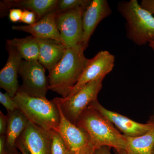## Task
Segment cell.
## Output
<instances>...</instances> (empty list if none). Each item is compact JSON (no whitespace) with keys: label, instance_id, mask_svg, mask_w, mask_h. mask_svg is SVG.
<instances>
[{"label":"cell","instance_id":"obj_8","mask_svg":"<svg viewBox=\"0 0 154 154\" xmlns=\"http://www.w3.org/2000/svg\"><path fill=\"white\" fill-rule=\"evenodd\" d=\"M86 8L78 7L57 14V27L61 37L68 47L82 45V17Z\"/></svg>","mask_w":154,"mask_h":154},{"label":"cell","instance_id":"obj_11","mask_svg":"<svg viewBox=\"0 0 154 154\" xmlns=\"http://www.w3.org/2000/svg\"><path fill=\"white\" fill-rule=\"evenodd\" d=\"M89 106L98 111L107 119L125 136H140L148 132L154 125V122L146 124L139 123L119 113L107 110L99 103L98 99L92 102Z\"/></svg>","mask_w":154,"mask_h":154},{"label":"cell","instance_id":"obj_12","mask_svg":"<svg viewBox=\"0 0 154 154\" xmlns=\"http://www.w3.org/2000/svg\"><path fill=\"white\" fill-rule=\"evenodd\" d=\"M8 126L5 135L0 136V154H20L17 141L29 120L19 109L8 113Z\"/></svg>","mask_w":154,"mask_h":154},{"label":"cell","instance_id":"obj_22","mask_svg":"<svg viewBox=\"0 0 154 154\" xmlns=\"http://www.w3.org/2000/svg\"><path fill=\"white\" fill-rule=\"evenodd\" d=\"M0 102L5 107L8 112H13L18 109L17 103L14 101V98L11 97L7 92H0Z\"/></svg>","mask_w":154,"mask_h":154},{"label":"cell","instance_id":"obj_23","mask_svg":"<svg viewBox=\"0 0 154 154\" xmlns=\"http://www.w3.org/2000/svg\"><path fill=\"white\" fill-rule=\"evenodd\" d=\"M37 21V17L35 13L28 10H23L21 22L30 25L34 24Z\"/></svg>","mask_w":154,"mask_h":154},{"label":"cell","instance_id":"obj_1","mask_svg":"<svg viewBox=\"0 0 154 154\" xmlns=\"http://www.w3.org/2000/svg\"><path fill=\"white\" fill-rule=\"evenodd\" d=\"M82 45L68 47L62 58L49 72L48 89L66 98L79 80L89 62Z\"/></svg>","mask_w":154,"mask_h":154},{"label":"cell","instance_id":"obj_31","mask_svg":"<svg viewBox=\"0 0 154 154\" xmlns=\"http://www.w3.org/2000/svg\"><path fill=\"white\" fill-rule=\"evenodd\" d=\"M152 154H154V146L153 148L152 151Z\"/></svg>","mask_w":154,"mask_h":154},{"label":"cell","instance_id":"obj_3","mask_svg":"<svg viewBox=\"0 0 154 154\" xmlns=\"http://www.w3.org/2000/svg\"><path fill=\"white\" fill-rule=\"evenodd\" d=\"M117 11L125 20L127 38L137 46L154 42V17L137 0L122 1Z\"/></svg>","mask_w":154,"mask_h":154},{"label":"cell","instance_id":"obj_28","mask_svg":"<svg viewBox=\"0 0 154 154\" xmlns=\"http://www.w3.org/2000/svg\"><path fill=\"white\" fill-rule=\"evenodd\" d=\"M17 148L19 149L22 154H30L27 149L25 148L24 146L21 143V142L18 139L17 140Z\"/></svg>","mask_w":154,"mask_h":154},{"label":"cell","instance_id":"obj_7","mask_svg":"<svg viewBox=\"0 0 154 154\" xmlns=\"http://www.w3.org/2000/svg\"><path fill=\"white\" fill-rule=\"evenodd\" d=\"M53 102L59 111L60 120L58 131L66 144L67 154H95L96 149L88 133L69 121L64 115L60 105Z\"/></svg>","mask_w":154,"mask_h":154},{"label":"cell","instance_id":"obj_6","mask_svg":"<svg viewBox=\"0 0 154 154\" xmlns=\"http://www.w3.org/2000/svg\"><path fill=\"white\" fill-rule=\"evenodd\" d=\"M19 74L22 84L18 91L33 97L46 98L49 83L45 74V68L38 61L22 59Z\"/></svg>","mask_w":154,"mask_h":154},{"label":"cell","instance_id":"obj_21","mask_svg":"<svg viewBox=\"0 0 154 154\" xmlns=\"http://www.w3.org/2000/svg\"><path fill=\"white\" fill-rule=\"evenodd\" d=\"M91 0H59L58 1L57 10L58 13L75 8L78 7L87 8Z\"/></svg>","mask_w":154,"mask_h":154},{"label":"cell","instance_id":"obj_29","mask_svg":"<svg viewBox=\"0 0 154 154\" xmlns=\"http://www.w3.org/2000/svg\"><path fill=\"white\" fill-rule=\"evenodd\" d=\"M116 154H135L133 153L126 150H115Z\"/></svg>","mask_w":154,"mask_h":154},{"label":"cell","instance_id":"obj_24","mask_svg":"<svg viewBox=\"0 0 154 154\" xmlns=\"http://www.w3.org/2000/svg\"><path fill=\"white\" fill-rule=\"evenodd\" d=\"M22 12L23 11L20 9H11L9 11V19L13 22H21Z\"/></svg>","mask_w":154,"mask_h":154},{"label":"cell","instance_id":"obj_18","mask_svg":"<svg viewBox=\"0 0 154 154\" xmlns=\"http://www.w3.org/2000/svg\"><path fill=\"white\" fill-rule=\"evenodd\" d=\"M7 44L17 50L22 59L26 61H38L39 46L34 36L8 39Z\"/></svg>","mask_w":154,"mask_h":154},{"label":"cell","instance_id":"obj_19","mask_svg":"<svg viewBox=\"0 0 154 154\" xmlns=\"http://www.w3.org/2000/svg\"><path fill=\"white\" fill-rule=\"evenodd\" d=\"M126 137V150L135 154H152L154 146V125L140 136Z\"/></svg>","mask_w":154,"mask_h":154},{"label":"cell","instance_id":"obj_5","mask_svg":"<svg viewBox=\"0 0 154 154\" xmlns=\"http://www.w3.org/2000/svg\"><path fill=\"white\" fill-rule=\"evenodd\" d=\"M104 79L100 78L88 83L71 97H56L52 100L60 105L64 115L69 121L75 124L83 112L97 100Z\"/></svg>","mask_w":154,"mask_h":154},{"label":"cell","instance_id":"obj_2","mask_svg":"<svg viewBox=\"0 0 154 154\" xmlns=\"http://www.w3.org/2000/svg\"><path fill=\"white\" fill-rule=\"evenodd\" d=\"M88 133L96 150L102 146L115 150H125L126 137L122 134L107 119L89 106L80 116L75 124Z\"/></svg>","mask_w":154,"mask_h":154},{"label":"cell","instance_id":"obj_13","mask_svg":"<svg viewBox=\"0 0 154 154\" xmlns=\"http://www.w3.org/2000/svg\"><path fill=\"white\" fill-rule=\"evenodd\" d=\"M58 11L56 8L50 11L41 19L30 25L12 26L13 30L30 33L36 38H47L56 40L65 45L58 30L56 17Z\"/></svg>","mask_w":154,"mask_h":154},{"label":"cell","instance_id":"obj_16","mask_svg":"<svg viewBox=\"0 0 154 154\" xmlns=\"http://www.w3.org/2000/svg\"><path fill=\"white\" fill-rule=\"evenodd\" d=\"M57 0H5L1 2V16H6L11 9L19 8L35 13L39 20L50 11L56 8Z\"/></svg>","mask_w":154,"mask_h":154},{"label":"cell","instance_id":"obj_14","mask_svg":"<svg viewBox=\"0 0 154 154\" xmlns=\"http://www.w3.org/2000/svg\"><path fill=\"white\" fill-rule=\"evenodd\" d=\"M18 140L30 154H50L49 132L31 122H28Z\"/></svg>","mask_w":154,"mask_h":154},{"label":"cell","instance_id":"obj_30","mask_svg":"<svg viewBox=\"0 0 154 154\" xmlns=\"http://www.w3.org/2000/svg\"><path fill=\"white\" fill-rule=\"evenodd\" d=\"M149 46L154 51V42H152L149 44Z\"/></svg>","mask_w":154,"mask_h":154},{"label":"cell","instance_id":"obj_15","mask_svg":"<svg viewBox=\"0 0 154 154\" xmlns=\"http://www.w3.org/2000/svg\"><path fill=\"white\" fill-rule=\"evenodd\" d=\"M8 57L6 64L0 71V87L14 98L19 90L18 74L22 58L17 50L7 45Z\"/></svg>","mask_w":154,"mask_h":154},{"label":"cell","instance_id":"obj_27","mask_svg":"<svg viewBox=\"0 0 154 154\" xmlns=\"http://www.w3.org/2000/svg\"><path fill=\"white\" fill-rule=\"evenodd\" d=\"M95 154H111L110 147L107 146L101 147L96 150Z\"/></svg>","mask_w":154,"mask_h":154},{"label":"cell","instance_id":"obj_17","mask_svg":"<svg viewBox=\"0 0 154 154\" xmlns=\"http://www.w3.org/2000/svg\"><path fill=\"white\" fill-rule=\"evenodd\" d=\"M35 38L39 46L38 61L50 71L62 58L68 47L53 39Z\"/></svg>","mask_w":154,"mask_h":154},{"label":"cell","instance_id":"obj_25","mask_svg":"<svg viewBox=\"0 0 154 154\" xmlns=\"http://www.w3.org/2000/svg\"><path fill=\"white\" fill-rule=\"evenodd\" d=\"M8 115H5L0 111V135H5L7 131L8 126Z\"/></svg>","mask_w":154,"mask_h":154},{"label":"cell","instance_id":"obj_9","mask_svg":"<svg viewBox=\"0 0 154 154\" xmlns=\"http://www.w3.org/2000/svg\"><path fill=\"white\" fill-rule=\"evenodd\" d=\"M115 56L106 50L101 51L89 60L79 80L66 97L73 96L88 83L105 78L115 65Z\"/></svg>","mask_w":154,"mask_h":154},{"label":"cell","instance_id":"obj_20","mask_svg":"<svg viewBox=\"0 0 154 154\" xmlns=\"http://www.w3.org/2000/svg\"><path fill=\"white\" fill-rule=\"evenodd\" d=\"M51 139L50 154H67V148L63 137L58 131H48Z\"/></svg>","mask_w":154,"mask_h":154},{"label":"cell","instance_id":"obj_4","mask_svg":"<svg viewBox=\"0 0 154 154\" xmlns=\"http://www.w3.org/2000/svg\"><path fill=\"white\" fill-rule=\"evenodd\" d=\"M14 99L18 109L29 121L46 131H58L60 115L57 105L52 100L29 96L19 91Z\"/></svg>","mask_w":154,"mask_h":154},{"label":"cell","instance_id":"obj_10","mask_svg":"<svg viewBox=\"0 0 154 154\" xmlns=\"http://www.w3.org/2000/svg\"><path fill=\"white\" fill-rule=\"evenodd\" d=\"M112 11L107 0H92L85 9L82 17L83 35L82 45L85 50L98 25L111 15Z\"/></svg>","mask_w":154,"mask_h":154},{"label":"cell","instance_id":"obj_26","mask_svg":"<svg viewBox=\"0 0 154 154\" xmlns=\"http://www.w3.org/2000/svg\"><path fill=\"white\" fill-rule=\"evenodd\" d=\"M140 5L143 8L154 15V0H142Z\"/></svg>","mask_w":154,"mask_h":154}]
</instances>
